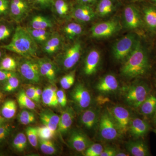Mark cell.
<instances>
[{"label": "cell", "mask_w": 156, "mask_h": 156, "mask_svg": "<svg viewBox=\"0 0 156 156\" xmlns=\"http://www.w3.org/2000/svg\"><path fill=\"white\" fill-rule=\"evenodd\" d=\"M134 1H140V0H134Z\"/></svg>", "instance_id": "6125c7cd"}, {"label": "cell", "mask_w": 156, "mask_h": 156, "mask_svg": "<svg viewBox=\"0 0 156 156\" xmlns=\"http://www.w3.org/2000/svg\"><path fill=\"white\" fill-rule=\"evenodd\" d=\"M13 32L12 27L6 23L0 24V41H6L11 36Z\"/></svg>", "instance_id": "ee69618b"}, {"label": "cell", "mask_w": 156, "mask_h": 156, "mask_svg": "<svg viewBox=\"0 0 156 156\" xmlns=\"http://www.w3.org/2000/svg\"><path fill=\"white\" fill-rule=\"evenodd\" d=\"M73 103L79 110L87 109L92 103V98L89 90L83 84L78 83L71 91Z\"/></svg>", "instance_id": "9c48e42d"}, {"label": "cell", "mask_w": 156, "mask_h": 156, "mask_svg": "<svg viewBox=\"0 0 156 156\" xmlns=\"http://www.w3.org/2000/svg\"><path fill=\"white\" fill-rule=\"evenodd\" d=\"M32 6L42 9L52 8L53 0H28Z\"/></svg>", "instance_id": "7bdbcfd3"}, {"label": "cell", "mask_w": 156, "mask_h": 156, "mask_svg": "<svg viewBox=\"0 0 156 156\" xmlns=\"http://www.w3.org/2000/svg\"><path fill=\"white\" fill-rule=\"evenodd\" d=\"M32 7L28 0H10L9 15L15 22H22Z\"/></svg>", "instance_id": "7c38bea8"}, {"label": "cell", "mask_w": 156, "mask_h": 156, "mask_svg": "<svg viewBox=\"0 0 156 156\" xmlns=\"http://www.w3.org/2000/svg\"><path fill=\"white\" fill-rule=\"evenodd\" d=\"M84 28L81 23L70 22L64 26L62 29L63 33L69 40H73L83 33Z\"/></svg>", "instance_id": "83f0119b"}, {"label": "cell", "mask_w": 156, "mask_h": 156, "mask_svg": "<svg viewBox=\"0 0 156 156\" xmlns=\"http://www.w3.org/2000/svg\"><path fill=\"white\" fill-rule=\"evenodd\" d=\"M75 77V70L73 71L62 76L60 80L61 87L64 89H70L74 84Z\"/></svg>", "instance_id": "ab89813d"}, {"label": "cell", "mask_w": 156, "mask_h": 156, "mask_svg": "<svg viewBox=\"0 0 156 156\" xmlns=\"http://www.w3.org/2000/svg\"><path fill=\"white\" fill-rule=\"evenodd\" d=\"M56 95L58 105L62 107L66 106L67 104V98L64 91L62 89L57 90Z\"/></svg>", "instance_id": "7dc6e473"}, {"label": "cell", "mask_w": 156, "mask_h": 156, "mask_svg": "<svg viewBox=\"0 0 156 156\" xmlns=\"http://www.w3.org/2000/svg\"><path fill=\"white\" fill-rule=\"evenodd\" d=\"M140 40L135 33H130L113 45L112 55L116 60L123 62L134 50Z\"/></svg>", "instance_id": "3957f363"}, {"label": "cell", "mask_w": 156, "mask_h": 156, "mask_svg": "<svg viewBox=\"0 0 156 156\" xmlns=\"http://www.w3.org/2000/svg\"><path fill=\"white\" fill-rule=\"evenodd\" d=\"M15 72L8 71L0 69V82H5L9 78L15 74Z\"/></svg>", "instance_id": "f907efd6"}, {"label": "cell", "mask_w": 156, "mask_h": 156, "mask_svg": "<svg viewBox=\"0 0 156 156\" xmlns=\"http://www.w3.org/2000/svg\"><path fill=\"white\" fill-rule=\"evenodd\" d=\"M68 143L70 147L80 153H84L93 143L87 134L77 129L73 130L70 133Z\"/></svg>", "instance_id": "4fadbf2b"}, {"label": "cell", "mask_w": 156, "mask_h": 156, "mask_svg": "<svg viewBox=\"0 0 156 156\" xmlns=\"http://www.w3.org/2000/svg\"><path fill=\"white\" fill-rule=\"evenodd\" d=\"M123 62L121 72L125 77L134 79L146 73L149 68V62L147 53L140 41Z\"/></svg>", "instance_id": "6da1fadb"}, {"label": "cell", "mask_w": 156, "mask_h": 156, "mask_svg": "<svg viewBox=\"0 0 156 156\" xmlns=\"http://www.w3.org/2000/svg\"><path fill=\"white\" fill-rule=\"evenodd\" d=\"M136 139L126 143V147L129 154L133 156L149 155L148 147L145 142L141 140Z\"/></svg>", "instance_id": "44dd1931"}, {"label": "cell", "mask_w": 156, "mask_h": 156, "mask_svg": "<svg viewBox=\"0 0 156 156\" xmlns=\"http://www.w3.org/2000/svg\"><path fill=\"white\" fill-rule=\"evenodd\" d=\"M139 108L140 112L144 115L150 116L154 114L156 109V96L149 95Z\"/></svg>", "instance_id": "f1b7e54d"}, {"label": "cell", "mask_w": 156, "mask_h": 156, "mask_svg": "<svg viewBox=\"0 0 156 156\" xmlns=\"http://www.w3.org/2000/svg\"><path fill=\"white\" fill-rule=\"evenodd\" d=\"M17 68L25 80L32 84H38L41 82L42 76L37 60L23 57L18 63Z\"/></svg>", "instance_id": "8992f818"}, {"label": "cell", "mask_w": 156, "mask_h": 156, "mask_svg": "<svg viewBox=\"0 0 156 156\" xmlns=\"http://www.w3.org/2000/svg\"><path fill=\"white\" fill-rule=\"evenodd\" d=\"M52 8L56 15L61 18H66L71 15L72 9L67 0H53Z\"/></svg>", "instance_id": "4316f807"}, {"label": "cell", "mask_w": 156, "mask_h": 156, "mask_svg": "<svg viewBox=\"0 0 156 156\" xmlns=\"http://www.w3.org/2000/svg\"><path fill=\"white\" fill-rule=\"evenodd\" d=\"M116 8L115 0H99L98 2L95 12L96 16L105 17L114 12Z\"/></svg>", "instance_id": "d4e9b609"}, {"label": "cell", "mask_w": 156, "mask_h": 156, "mask_svg": "<svg viewBox=\"0 0 156 156\" xmlns=\"http://www.w3.org/2000/svg\"><path fill=\"white\" fill-rule=\"evenodd\" d=\"M154 121L156 123V109L155 112L154 114Z\"/></svg>", "instance_id": "6f0895ef"}, {"label": "cell", "mask_w": 156, "mask_h": 156, "mask_svg": "<svg viewBox=\"0 0 156 156\" xmlns=\"http://www.w3.org/2000/svg\"><path fill=\"white\" fill-rule=\"evenodd\" d=\"M3 97V93H2V92H1V90H0V103H1V101H2V100Z\"/></svg>", "instance_id": "9f6ffc18"}, {"label": "cell", "mask_w": 156, "mask_h": 156, "mask_svg": "<svg viewBox=\"0 0 156 156\" xmlns=\"http://www.w3.org/2000/svg\"><path fill=\"white\" fill-rule=\"evenodd\" d=\"M17 102L21 108L29 110H34L36 108L34 101L27 95L24 90H21L19 92L17 96Z\"/></svg>", "instance_id": "e575fe53"}, {"label": "cell", "mask_w": 156, "mask_h": 156, "mask_svg": "<svg viewBox=\"0 0 156 156\" xmlns=\"http://www.w3.org/2000/svg\"><path fill=\"white\" fill-rule=\"evenodd\" d=\"M24 91L26 94L29 98L34 101L39 103L38 101L37 98L36 94V87L34 86H30L28 87Z\"/></svg>", "instance_id": "c3c4849f"}, {"label": "cell", "mask_w": 156, "mask_h": 156, "mask_svg": "<svg viewBox=\"0 0 156 156\" xmlns=\"http://www.w3.org/2000/svg\"><path fill=\"white\" fill-rule=\"evenodd\" d=\"M18 67V63L15 58L10 56H5L0 62V69L15 72Z\"/></svg>", "instance_id": "d590c367"}, {"label": "cell", "mask_w": 156, "mask_h": 156, "mask_svg": "<svg viewBox=\"0 0 156 156\" xmlns=\"http://www.w3.org/2000/svg\"><path fill=\"white\" fill-rule=\"evenodd\" d=\"M119 81L115 76L107 74L101 78L96 85V89L103 94H108L116 91L119 89Z\"/></svg>", "instance_id": "ac0fdd59"}, {"label": "cell", "mask_w": 156, "mask_h": 156, "mask_svg": "<svg viewBox=\"0 0 156 156\" xmlns=\"http://www.w3.org/2000/svg\"><path fill=\"white\" fill-rule=\"evenodd\" d=\"M0 48L25 58H35L38 51L37 44L30 35L27 28L21 26L16 27L11 42Z\"/></svg>", "instance_id": "7a4b0ae2"}, {"label": "cell", "mask_w": 156, "mask_h": 156, "mask_svg": "<svg viewBox=\"0 0 156 156\" xmlns=\"http://www.w3.org/2000/svg\"><path fill=\"white\" fill-rule=\"evenodd\" d=\"M37 128L39 139L51 140L55 136V133L47 126H39Z\"/></svg>", "instance_id": "b9f144b4"}, {"label": "cell", "mask_w": 156, "mask_h": 156, "mask_svg": "<svg viewBox=\"0 0 156 156\" xmlns=\"http://www.w3.org/2000/svg\"><path fill=\"white\" fill-rule=\"evenodd\" d=\"M144 21L148 28L153 31H156V9L146 7L144 9Z\"/></svg>", "instance_id": "f546056e"}, {"label": "cell", "mask_w": 156, "mask_h": 156, "mask_svg": "<svg viewBox=\"0 0 156 156\" xmlns=\"http://www.w3.org/2000/svg\"><path fill=\"white\" fill-rule=\"evenodd\" d=\"M42 93H43V91L40 87H36V94L37 98L38 101L39 103L41 98Z\"/></svg>", "instance_id": "f5cc1de1"}, {"label": "cell", "mask_w": 156, "mask_h": 156, "mask_svg": "<svg viewBox=\"0 0 156 156\" xmlns=\"http://www.w3.org/2000/svg\"><path fill=\"white\" fill-rule=\"evenodd\" d=\"M28 27L36 29H48L54 26L53 20L49 17L37 14L31 17Z\"/></svg>", "instance_id": "484cf974"}, {"label": "cell", "mask_w": 156, "mask_h": 156, "mask_svg": "<svg viewBox=\"0 0 156 156\" xmlns=\"http://www.w3.org/2000/svg\"><path fill=\"white\" fill-rule=\"evenodd\" d=\"M2 52L1 51V50H0V59H1V58H2Z\"/></svg>", "instance_id": "680465c9"}, {"label": "cell", "mask_w": 156, "mask_h": 156, "mask_svg": "<svg viewBox=\"0 0 156 156\" xmlns=\"http://www.w3.org/2000/svg\"><path fill=\"white\" fill-rule=\"evenodd\" d=\"M40 73L42 77L46 78L51 83L56 81L57 77V68L54 62L48 58H38Z\"/></svg>", "instance_id": "2e32d148"}, {"label": "cell", "mask_w": 156, "mask_h": 156, "mask_svg": "<svg viewBox=\"0 0 156 156\" xmlns=\"http://www.w3.org/2000/svg\"><path fill=\"white\" fill-rule=\"evenodd\" d=\"M2 155V153L0 152V156Z\"/></svg>", "instance_id": "94428289"}, {"label": "cell", "mask_w": 156, "mask_h": 156, "mask_svg": "<svg viewBox=\"0 0 156 156\" xmlns=\"http://www.w3.org/2000/svg\"><path fill=\"white\" fill-rule=\"evenodd\" d=\"M26 134L29 142L35 148L39 145V136L37 128L29 127L26 129Z\"/></svg>", "instance_id": "f35d334b"}, {"label": "cell", "mask_w": 156, "mask_h": 156, "mask_svg": "<svg viewBox=\"0 0 156 156\" xmlns=\"http://www.w3.org/2000/svg\"><path fill=\"white\" fill-rule=\"evenodd\" d=\"M148 86L142 82L136 83L127 87L124 94L125 101L134 108H139L149 95Z\"/></svg>", "instance_id": "277c9868"}, {"label": "cell", "mask_w": 156, "mask_h": 156, "mask_svg": "<svg viewBox=\"0 0 156 156\" xmlns=\"http://www.w3.org/2000/svg\"><path fill=\"white\" fill-rule=\"evenodd\" d=\"M150 128L149 125L145 120L139 118H134L131 119L128 131L134 138L139 139L147 134Z\"/></svg>", "instance_id": "e0dca14e"}, {"label": "cell", "mask_w": 156, "mask_h": 156, "mask_svg": "<svg viewBox=\"0 0 156 156\" xmlns=\"http://www.w3.org/2000/svg\"><path fill=\"white\" fill-rule=\"evenodd\" d=\"M75 117V112L71 107H67L59 116L57 131L63 135L66 134L72 126Z\"/></svg>", "instance_id": "d6986e66"}, {"label": "cell", "mask_w": 156, "mask_h": 156, "mask_svg": "<svg viewBox=\"0 0 156 156\" xmlns=\"http://www.w3.org/2000/svg\"><path fill=\"white\" fill-rule=\"evenodd\" d=\"M129 154H127L126 153L122 152H119L117 153L115 156H129Z\"/></svg>", "instance_id": "db71d44e"}, {"label": "cell", "mask_w": 156, "mask_h": 156, "mask_svg": "<svg viewBox=\"0 0 156 156\" xmlns=\"http://www.w3.org/2000/svg\"><path fill=\"white\" fill-rule=\"evenodd\" d=\"M57 90V87L54 84L45 87L43 90L41 97L43 103L50 107L58 106V104L56 95Z\"/></svg>", "instance_id": "cb8c5ba5"}, {"label": "cell", "mask_w": 156, "mask_h": 156, "mask_svg": "<svg viewBox=\"0 0 156 156\" xmlns=\"http://www.w3.org/2000/svg\"><path fill=\"white\" fill-rule=\"evenodd\" d=\"M40 119L44 126L48 127L56 134L59 122V116L50 110L45 109L40 113Z\"/></svg>", "instance_id": "7402d4cb"}, {"label": "cell", "mask_w": 156, "mask_h": 156, "mask_svg": "<svg viewBox=\"0 0 156 156\" xmlns=\"http://www.w3.org/2000/svg\"><path fill=\"white\" fill-rule=\"evenodd\" d=\"M10 0H0V20L9 15Z\"/></svg>", "instance_id": "f6af8a7d"}, {"label": "cell", "mask_w": 156, "mask_h": 156, "mask_svg": "<svg viewBox=\"0 0 156 156\" xmlns=\"http://www.w3.org/2000/svg\"><path fill=\"white\" fill-rule=\"evenodd\" d=\"M99 0H76V4H82V5H88L93 6L97 4Z\"/></svg>", "instance_id": "816d5d0a"}, {"label": "cell", "mask_w": 156, "mask_h": 156, "mask_svg": "<svg viewBox=\"0 0 156 156\" xmlns=\"http://www.w3.org/2000/svg\"><path fill=\"white\" fill-rule=\"evenodd\" d=\"M12 147L18 152H23L26 149L27 146V138L26 135L20 132L12 140Z\"/></svg>", "instance_id": "d6a6232c"}, {"label": "cell", "mask_w": 156, "mask_h": 156, "mask_svg": "<svg viewBox=\"0 0 156 156\" xmlns=\"http://www.w3.org/2000/svg\"><path fill=\"white\" fill-rule=\"evenodd\" d=\"M108 111L114 120L121 135L126 134L131 119L129 110L124 107L117 105L108 108Z\"/></svg>", "instance_id": "8fae6325"}, {"label": "cell", "mask_w": 156, "mask_h": 156, "mask_svg": "<svg viewBox=\"0 0 156 156\" xmlns=\"http://www.w3.org/2000/svg\"><path fill=\"white\" fill-rule=\"evenodd\" d=\"M71 16L81 24L90 22L97 16L93 6L82 4H76L72 9Z\"/></svg>", "instance_id": "5bb4252c"}, {"label": "cell", "mask_w": 156, "mask_h": 156, "mask_svg": "<svg viewBox=\"0 0 156 156\" xmlns=\"http://www.w3.org/2000/svg\"><path fill=\"white\" fill-rule=\"evenodd\" d=\"M17 110V105L16 101L13 100L6 101L3 104L1 108L2 116L5 119H12L16 115Z\"/></svg>", "instance_id": "1f68e13d"}, {"label": "cell", "mask_w": 156, "mask_h": 156, "mask_svg": "<svg viewBox=\"0 0 156 156\" xmlns=\"http://www.w3.org/2000/svg\"><path fill=\"white\" fill-rule=\"evenodd\" d=\"M82 51L80 41H76L67 47L59 56L60 65L67 70L72 69L80 60Z\"/></svg>", "instance_id": "ba28073f"}, {"label": "cell", "mask_w": 156, "mask_h": 156, "mask_svg": "<svg viewBox=\"0 0 156 156\" xmlns=\"http://www.w3.org/2000/svg\"><path fill=\"white\" fill-rule=\"evenodd\" d=\"M5 119L2 116L0 115V126H3V125L5 124Z\"/></svg>", "instance_id": "11a10c76"}, {"label": "cell", "mask_w": 156, "mask_h": 156, "mask_svg": "<svg viewBox=\"0 0 156 156\" xmlns=\"http://www.w3.org/2000/svg\"><path fill=\"white\" fill-rule=\"evenodd\" d=\"M143 25V20L137 8L132 5L125 7L123 13V26L129 30L140 29Z\"/></svg>", "instance_id": "30bf717a"}, {"label": "cell", "mask_w": 156, "mask_h": 156, "mask_svg": "<svg viewBox=\"0 0 156 156\" xmlns=\"http://www.w3.org/2000/svg\"><path fill=\"white\" fill-rule=\"evenodd\" d=\"M122 28L119 19L113 18L107 21L94 24L91 28V36L94 38L110 37L119 32Z\"/></svg>", "instance_id": "52a82bcc"}, {"label": "cell", "mask_w": 156, "mask_h": 156, "mask_svg": "<svg viewBox=\"0 0 156 156\" xmlns=\"http://www.w3.org/2000/svg\"><path fill=\"white\" fill-rule=\"evenodd\" d=\"M104 147L99 143H92L84 151V155L86 156H100Z\"/></svg>", "instance_id": "60d3db41"}, {"label": "cell", "mask_w": 156, "mask_h": 156, "mask_svg": "<svg viewBox=\"0 0 156 156\" xmlns=\"http://www.w3.org/2000/svg\"><path fill=\"white\" fill-rule=\"evenodd\" d=\"M63 44L62 37L57 33H53L51 36L42 44V50L44 52L53 55L60 50Z\"/></svg>", "instance_id": "603a6c76"}, {"label": "cell", "mask_w": 156, "mask_h": 156, "mask_svg": "<svg viewBox=\"0 0 156 156\" xmlns=\"http://www.w3.org/2000/svg\"><path fill=\"white\" fill-rule=\"evenodd\" d=\"M20 80L16 73L9 78L7 81L5 82L3 90L5 92H14L19 87Z\"/></svg>", "instance_id": "74e56055"}, {"label": "cell", "mask_w": 156, "mask_h": 156, "mask_svg": "<svg viewBox=\"0 0 156 156\" xmlns=\"http://www.w3.org/2000/svg\"><path fill=\"white\" fill-rule=\"evenodd\" d=\"M12 129L10 126L4 124L0 126V143L2 142L11 134Z\"/></svg>", "instance_id": "bcb514c9"}, {"label": "cell", "mask_w": 156, "mask_h": 156, "mask_svg": "<svg viewBox=\"0 0 156 156\" xmlns=\"http://www.w3.org/2000/svg\"><path fill=\"white\" fill-rule=\"evenodd\" d=\"M29 33L37 44H43L52 35V33L48 29H36L27 27Z\"/></svg>", "instance_id": "4dcf8cb0"}, {"label": "cell", "mask_w": 156, "mask_h": 156, "mask_svg": "<svg viewBox=\"0 0 156 156\" xmlns=\"http://www.w3.org/2000/svg\"><path fill=\"white\" fill-rule=\"evenodd\" d=\"M101 60V55L99 50L93 49L89 51L84 62V74L87 76L95 74L100 65Z\"/></svg>", "instance_id": "9a60e30c"}, {"label": "cell", "mask_w": 156, "mask_h": 156, "mask_svg": "<svg viewBox=\"0 0 156 156\" xmlns=\"http://www.w3.org/2000/svg\"><path fill=\"white\" fill-rule=\"evenodd\" d=\"M118 151L112 147H104L100 156H115Z\"/></svg>", "instance_id": "681fc988"}, {"label": "cell", "mask_w": 156, "mask_h": 156, "mask_svg": "<svg viewBox=\"0 0 156 156\" xmlns=\"http://www.w3.org/2000/svg\"><path fill=\"white\" fill-rule=\"evenodd\" d=\"M154 132L155 134H156V129H154Z\"/></svg>", "instance_id": "91938a15"}, {"label": "cell", "mask_w": 156, "mask_h": 156, "mask_svg": "<svg viewBox=\"0 0 156 156\" xmlns=\"http://www.w3.org/2000/svg\"><path fill=\"white\" fill-rule=\"evenodd\" d=\"M18 120L20 124L27 126L34 123L36 121V116L30 110L25 109L23 110L18 115Z\"/></svg>", "instance_id": "8d00e7d4"}, {"label": "cell", "mask_w": 156, "mask_h": 156, "mask_svg": "<svg viewBox=\"0 0 156 156\" xmlns=\"http://www.w3.org/2000/svg\"><path fill=\"white\" fill-rule=\"evenodd\" d=\"M98 125L99 137L104 141H113L121 135L116 124L108 110L101 115Z\"/></svg>", "instance_id": "5b68a950"}, {"label": "cell", "mask_w": 156, "mask_h": 156, "mask_svg": "<svg viewBox=\"0 0 156 156\" xmlns=\"http://www.w3.org/2000/svg\"><path fill=\"white\" fill-rule=\"evenodd\" d=\"M39 145L41 151L45 154L52 155L57 152V147L51 140L39 139Z\"/></svg>", "instance_id": "836d02e7"}, {"label": "cell", "mask_w": 156, "mask_h": 156, "mask_svg": "<svg viewBox=\"0 0 156 156\" xmlns=\"http://www.w3.org/2000/svg\"><path fill=\"white\" fill-rule=\"evenodd\" d=\"M100 113L97 109L91 108L83 111L81 114V124L87 129H94L98 124L100 119Z\"/></svg>", "instance_id": "ffe728a7"}]
</instances>
